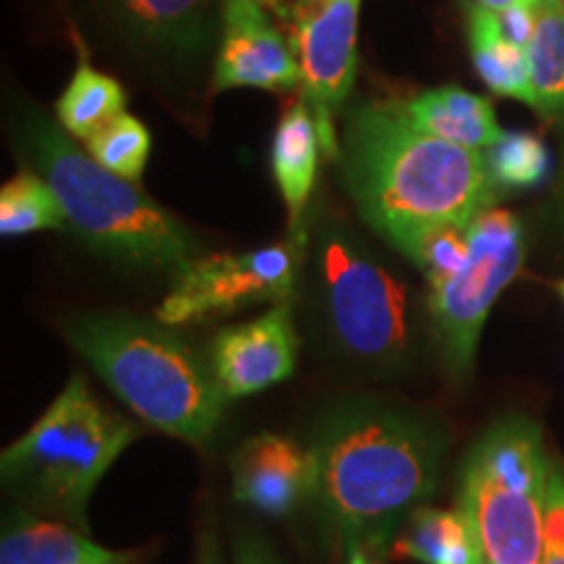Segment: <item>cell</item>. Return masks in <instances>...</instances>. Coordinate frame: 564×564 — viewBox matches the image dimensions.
<instances>
[{"label": "cell", "mask_w": 564, "mask_h": 564, "mask_svg": "<svg viewBox=\"0 0 564 564\" xmlns=\"http://www.w3.org/2000/svg\"><path fill=\"white\" fill-rule=\"evenodd\" d=\"M444 442L432 423L382 403H348L316 429L314 502L337 541L387 554L440 484Z\"/></svg>", "instance_id": "6da1fadb"}, {"label": "cell", "mask_w": 564, "mask_h": 564, "mask_svg": "<svg viewBox=\"0 0 564 564\" xmlns=\"http://www.w3.org/2000/svg\"><path fill=\"white\" fill-rule=\"evenodd\" d=\"M337 160L350 199L384 241L426 225H474L497 199L486 154L419 131L403 102L352 110Z\"/></svg>", "instance_id": "7a4b0ae2"}, {"label": "cell", "mask_w": 564, "mask_h": 564, "mask_svg": "<svg viewBox=\"0 0 564 564\" xmlns=\"http://www.w3.org/2000/svg\"><path fill=\"white\" fill-rule=\"evenodd\" d=\"M19 152L51 183L68 228L118 264L178 272L199 257L186 225L152 202L133 181L110 173L70 141L51 118L30 110L19 123Z\"/></svg>", "instance_id": "3957f363"}, {"label": "cell", "mask_w": 564, "mask_h": 564, "mask_svg": "<svg viewBox=\"0 0 564 564\" xmlns=\"http://www.w3.org/2000/svg\"><path fill=\"white\" fill-rule=\"evenodd\" d=\"M66 337L141 421L194 447L212 440L225 398L209 361L167 324L126 312H91L70 316Z\"/></svg>", "instance_id": "277c9868"}, {"label": "cell", "mask_w": 564, "mask_h": 564, "mask_svg": "<svg viewBox=\"0 0 564 564\" xmlns=\"http://www.w3.org/2000/svg\"><path fill=\"white\" fill-rule=\"evenodd\" d=\"M137 426L91 398L74 373L37 423L0 455L6 489L87 533L97 484L137 440Z\"/></svg>", "instance_id": "5b68a950"}, {"label": "cell", "mask_w": 564, "mask_h": 564, "mask_svg": "<svg viewBox=\"0 0 564 564\" xmlns=\"http://www.w3.org/2000/svg\"><path fill=\"white\" fill-rule=\"evenodd\" d=\"M324 335L348 361L373 371L411 364L415 316L411 285L348 228L319 225L312 249Z\"/></svg>", "instance_id": "8992f818"}, {"label": "cell", "mask_w": 564, "mask_h": 564, "mask_svg": "<svg viewBox=\"0 0 564 564\" xmlns=\"http://www.w3.org/2000/svg\"><path fill=\"white\" fill-rule=\"evenodd\" d=\"M554 457L523 415L497 421L460 470L457 507L470 520L484 564H541Z\"/></svg>", "instance_id": "52a82bcc"}, {"label": "cell", "mask_w": 564, "mask_h": 564, "mask_svg": "<svg viewBox=\"0 0 564 564\" xmlns=\"http://www.w3.org/2000/svg\"><path fill=\"white\" fill-rule=\"evenodd\" d=\"M525 230L518 215L486 209L470 225V253L442 285L429 288V319L442 361L455 379L474 369L478 340L499 293L523 270Z\"/></svg>", "instance_id": "ba28073f"}, {"label": "cell", "mask_w": 564, "mask_h": 564, "mask_svg": "<svg viewBox=\"0 0 564 564\" xmlns=\"http://www.w3.org/2000/svg\"><path fill=\"white\" fill-rule=\"evenodd\" d=\"M303 251L306 238L291 236V241L262 249L196 257L173 272V285L154 319L167 327H183L262 303L291 301Z\"/></svg>", "instance_id": "9c48e42d"}, {"label": "cell", "mask_w": 564, "mask_h": 564, "mask_svg": "<svg viewBox=\"0 0 564 564\" xmlns=\"http://www.w3.org/2000/svg\"><path fill=\"white\" fill-rule=\"evenodd\" d=\"M288 32L301 68L303 97L314 112L322 152L340 154L335 121L348 100L358 66V11L361 0H264Z\"/></svg>", "instance_id": "30bf717a"}, {"label": "cell", "mask_w": 564, "mask_h": 564, "mask_svg": "<svg viewBox=\"0 0 564 564\" xmlns=\"http://www.w3.org/2000/svg\"><path fill=\"white\" fill-rule=\"evenodd\" d=\"M91 30L154 70H192L223 30V0H76Z\"/></svg>", "instance_id": "8fae6325"}, {"label": "cell", "mask_w": 564, "mask_h": 564, "mask_svg": "<svg viewBox=\"0 0 564 564\" xmlns=\"http://www.w3.org/2000/svg\"><path fill=\"white\" fill-rule=\"evenodd\" d=\"M215 91H288L301 84L291 40L264 0H223L220 47L215 58Z\"/></svg>", "instance_id": "7c38bea8"}, {"label": "cell", "mask_w": 564, "mask_h": 564, "mask_svg": "<svg viewBox=\"0 0 564 564\" xmlns=\"http://www.w3.org/2000/svg\"><path fill=\"white\" fill-rule=\"evenodd\" d=\"M207 361L225 400L249 398L291 379L299 361L293 303H274L257 319L220 329Z\"/></svg>", "instance_id": "4fadbf2b"}, {"label": "cell", "mask_w": 564, "mask_h": 564, "mask_svg": "<svg viewBox=\"0 0 564 564\" xmlns=\"http://www.w3.org/2000/svg\"><path fill=\"white\" fill-rule=\"evenodd\" d=\"M232 497L251 510L282 518L314 497V453L280 434H257L230 457Z\"/></svg>", "instance_id": "5bb4252c"}, {"label": "cell", "mask_w": 564, "mask_h": 564, "mask_svg": "<svg viewBox=\"0 0 564 564\" xmlns=\"http://www.w3.org/2000/svg\"><path fill=\"white\" fill-rule=\"evenodd\" d=\"M319 150L322 144L314 112L308 108L306 97H301L282 112L272 139V173L288 209V232L295 238H306L303 217H306L308 199L314 192Z\"/></svg>", "instance_id": "9a60e30c"}, {"label": "cell", "mask_w": 564, "mask_h": 564, "mask_svg": "<svg viewBox=\"0 0 564 564\" xmlns=\"http://www.w3.org/2000/svg\"><path fill=\"white\" fill-rule=\"evenodd\" d=\"M403 110L419 131L465 150L486 152L505 133L497 123L494 105L455 84L421 91L419 97L403 102Z\"/></svg>", "instance_id": "2e32d148"}, {"label": "cell", "mask_w": 564, "mask_h": 564, "mask_svg": "<svg viewBox=\"0 0 564 564\" xmlns=\"http://www.w3.org/2000/svg\"><path fill=\"white\" fill-rule=\"evenodd\" d=\"M133 554L108 552L74 525L19 514L6 523L0 564H129Z\"/></svg>", "instance_id": "e0dca14e"}, {"label": "cell", "mask_w": 564, "mask_h": 564, "mask_svg": "<svg viewBox=\"0 0 564 564\" xmlns=\"http://www.w3.org/2000/svg\"><path fill=\"white\" fill-rule=\"evenodd\" d=\"M392 554L419 564H484L478 535L460 507H419L392 541Z\"/></svg>", "instance_id": "ac0fdd59"}, {"label": "cell", "mask_w": 564, "mask_h": 564, "mask_svg": "<svg viewBox=\"0 0 564 564\" xmlns=\"http://www.w3.org/2000/svg\"><path fill=\"white\" fill-rule=\"evenodd\" d=\"M468 40L474 66L486 87L497 91V95L514 97V100L535 108L531 68H528V51L507 37L497 13L470 6Z\"/></svg>", "instance_id": "d6986e66"}, {"label": "cell", "mask_w": 564, "mask_h": 564, "mask_svg": "<svg viewBox=\"0 0 564 564\" xmlns=\"http://www.w3.org/2000/svg\"><path fill=\"white\" fill-rule=\"evenodd\" d=\"M126 108V91L112 76L97 70L84 58L79 68L70 76L68 87L63 89L55 105V116L63 131L70 139L89 141L102 126H108L112 118L121 116Z\"/></svg>", "instance_id": "ffe728a7"}, {"label": "cell", "mask_w": 564, "mask_h": 564, "mask_svg": "<svg viewBox=\"0 0 564 564\" xmlns=\"http://www.w3.org/2000/svg\"><path fill=\"white\" fill-rule=\"evenodd\" d=\"M528 68L535 110L552 121H564V3L539 0L533 37L528 42Z\"/></svg>", "instance_id": "44dd1931"}, {"label": "cell", "mask_w": 564, "mask_h": 564, "mask_svg": "<svg viewBox=\"0 0 564 564\" xmlns=\"http://www.w3.org/2000/svg\"><path fill=\"white\" fill-rule=\"evenodd\" d=\"M68 228L66 209L51 183L34 171H21L0 192V232L6 238Z\"/></svg>", "instance_id": "7402d4cb"}, {"label": "cell", "mask_w": 564, "mask_h": 564, "mask_svg": "<svg viewBox=\"0 0 564 564\" xmlns=\"http://www.w3.org/2000/svg\"><path fill=\"white\" fill-rule=\"evenodd\" d=\"M403 251L415 270L426 278L429 288L442 285L460 270L470 253V225L442 223L408 230L390 241Z\"/></svg>", "instance_id": "603a6c76"}, {"label": "cell", "mask_w": 564, "mask_h": 564, "mask_svg": "<svg viewBox=\"0 0 564 564\" xmlns=\"http://www.w3.org/2000/svg\"><path fill=\"white\" fill-rule=\"evenodd\" d=\"M486 154L494 192H523L544 181L549 171L546 144L525 131H505Z\"/></svg>", "instance_id": "cb8c5ba5"}, {"label": "cell", "mask_w": 564, "mask_h": 564, "mask_svg": "<svg viewBox=\"0 0 564 564\" xmlns=\"http://www.w3.org/2000/svg\"><path fill=\"white\" fill-rule=\"evenodd\" d=\"M152 150V137L147 131V126L139 118L121 112L116 116L108 126H102L87 141V152L91 160L100 162L102 167H108L110 173L121 175L126 181L137 183L144 173L147 158Z\"/></svg>", "instance_id": "d4e9b609"}, {"label": "cell", "mask_w": 564, "mask_h": 564, "mask_svg": "<svg viewBox=\"0 0 564 564\" xmlns=\"http://www.w3.org/2000/svg\"><path fill=\"white\" fill-rule=\"evenodd\" d=\"M541 564H564V468L556 460L549 481Z\"/></svg>", "instance_id": "484cf974"}, {"label": "cell", "mask_w": 564, "mask_h": 564, "mask_svg": "<svg viewBox=\"0 0 564 564\" xmlns=\"http://www.w3.org/2000/svg\"><path fill=\"white\" fill-rule=\"evenodd\" d=\"M497 17L507 37L528 47L535 30V17H539V0H518V3L502 13H497Z\"/></svg>", "instance_id": "4316f807"}, {"label": "cell", "mask_w": 564, "mask_h": 564, "mask_svg": "<svg viewBox=\"0 0 564 564\" xmlns=\"http://www.w3.org/2000/svg\"><path fill=\"white\" fill-rule=\"evenodd\" d=\"M230 564H282V560L262 533L241 531L232 541Z\"/></svg>", "instance_id": "83f0119b"}, {"label": "cell", "mask_w": 564, "mask_h": 564, "mask_svg": "<svg viewBox=\"0 0 564 564\" xmlns=\"http://www.w3.org/2000/svg\"><path fill=\"white\" fill-rule=\"evenodd\" d=\"M196 564H225L220 544L215 541V535L204 533V539L199 544V560H196Z\"/></svg>", "instance_id": "f1b7e54d"}, {"label": "cell", "mask_w": 564, "mask_h": 564, "mask_svg": "<svg viewBox=\"0 0 564 564\" xmlns=\"http://www.w3.org/2000/svg\"><path fill=\"white\" fill-rule=\"evenodd\" d=\"M348 554V564H384V554L371 552V549H352Z\"/></svg>", "instance_id": "f546056e"}, {"label": "cell", "mask_w": 564, "mask_h": 564, "mask_svg": "<svg viewBox=\"0 0 564 564\" xmlns=\"http://www.w3.org/2000/svg\"><path fill=\"white\" fill-rule=\"evenodd\" d=\"M514 3H518V0H470V6H476V9H484V11H491V13H502Z\"/></svg>", "instance_id": "4dcf8cb0"}, {"label": "cell", "mask_w": 564, "mask_h": 564, "mask_svg": "<svg viewBox=\"0 0 564 564\" xmlns=\"http://www.w3.org/2000/svg\"><path fill=\"white\" fill-rule=\"evenodd\" d=\"M556 291H560V295H562V301H564V280L560 282V285H556Z\"/></svg>", "instance_id": "1f68e13d"}, {"label": "cell", "mask_w": 564, "mask_h": 564, "mask_svg": "<svg viewBox=\"0 0 564 564\" xmlns=\"http://www.w3.org/2000/svg\"><path fill=\"white\" fill-rule=\"evenodd\" d=\"M562 192H564V167H562Z\"/></svg>", "instance_id": "d6a6232c"}, {"label": "cell", "mask_w": 564, "mask_h": 564, "mask_svg": "<svg viewBox=\"0 0 564 564\" xmlns=\"http://www.w3.org/2000/svg\"><path fill=\"white\" fill-rule=\"evenodd\" d=\"M562 3H564V0H562Z\"/></svg>", "instance_id": "836d02e7"}]
</instances>
